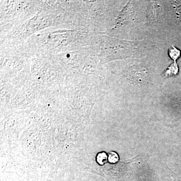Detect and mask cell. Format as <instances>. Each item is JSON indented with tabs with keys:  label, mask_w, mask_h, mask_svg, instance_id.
I'll use <instances>...</instances> for the list:
<instances>
[{
	"label": "cell",
	"mask_w": 181,
	"mask_h": 181,
	"mask_svg": "<svg viewBox=\"0 0 181 181\" xmlns=\"http://www.w3.org/2000/svg\"><path fill=\"white\" fill-rule=\"evenodd\" d=\"M127 78L134 83L143 84L149 80V73L144 67L132 66L128 71Z\"/></svg>",
	"instance_id": "1"
},
{
	"label": "cell",
	"mask_w": 181,
	"mask_h": 181,
	"mask_svg": "<svg viewBox=\"0 0 181 181\" xmlns=\"http://www.w3.org/2000/svg\"><path fill=\"white\" fill-rule=\"evenodd\" d=\"M159 10V6L156 3H151L148 9V18L151 20H155L157 17Z\"/></svg>",
	"instance_id": "2"
},
{
	"label": "cell",
	"mask_w": 181,
	"mask_h": 181,
	"mask_svg": "<svg viewBox=\"0 0 181 181\" xmlns=\"http://www.w3.org/2000/svg\"><path fill=\"white\" fill-rule=\"evenodd\" d=\"M178 67L177 64L175 63L168 67L165 72H164L163 75L165 77H169L173 75H176L178 73Z\"/></svg>",
	"instance_id": "3"
},
{
	"label": "cell",
	"mask_w": 181,
	"mask_h": 181,
	"mask_svg": "<svg viewBox=\"0 0 181 181\" xmlns=\"http://www.w3.org/2000/svg\"><path fill=\"white\" fill-rule=\"evenodd\" d=\"M169 53L170 57L172 60H174L175 61H176L177 59H178L180 57V54H181L180 50L175 48L174 46H172L169 49Z\"/></svg>",
	"instance_id": "4"
},
{
	"label": "cell",
	"mask_w": 181,
	"mask_h": 181,
	"mask_svg": "<svg viewBox=\"0 0 181 181\" xmlns=\"http://www.w3.org/2000/svg\"><path fill=\"white\" fill-rule=\"evenodd\" d=\"M108 159V157L105 152H100L98 153L97 156V161L100 165H103L105 164Z\"/></svg>",
	"instance_id": "5"
},
{
	"label": "cell",
	"mask_w": 181,
	"mask_h": 181,
	"mask_svg": "<svg viewBox=\"0 0 181 181\" xmlns=\"http://www.w3.org/2000/svg\"><path fill=\"white\" fill-rule=\"evenodd\" d=\"M119 158L117 153L111 152L109 153L108 160L110 163H116L118 161Z\"/></svg>",
	"instance_id": "6"
}]
</instances>
